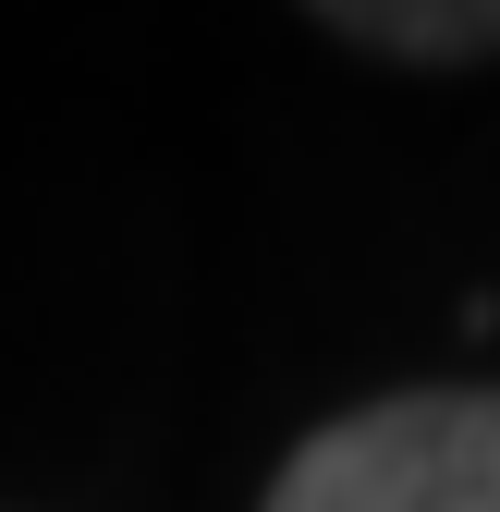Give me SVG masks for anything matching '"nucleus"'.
Instances as JSON below:
<instances>
[{"mask_svg":"<svg viewBox=\"0 0 500 512\" xmlns=\"http://www.w3.org/2000/svg\"><path fill=\"white\" fill-rule=\"evenodd\" d=\"M257 512H500V391H391L293 439Z\"/></svg>","mask_w":500,"mask_h":512,"instance_id":"obj_1","label":"nucleus"},{"mask_svg":"<svg viewBox=\"0 0 500 512\" xmlns=\"http://www.w3.org/2000/svg\"><path fill=\"white\" fill-rule=\"evenodd\" d=\"M330 37L354 49H391V61H488L500 49V0H342V13H318Z\"/></svg>","mask_w":500,"mask_h":512,"instance_id":"obj_2","label":"nucleus"}]
</instances>
